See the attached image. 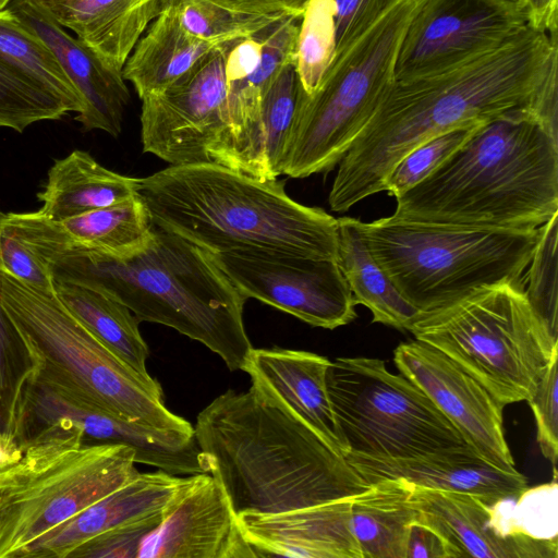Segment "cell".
<instances>
[{
    "label": "cell",
    "instance_id": "19",
    "mask_svg": "<svg viewBox=\"0 0 558 558\" xmlns=\"http://www.w3.org/2000/svg\"><path fill=\"white\" fill-rule=\"evenodd\" d=\"M1 223L38 257L68 251L129 255L146 245L154 227L138 195L62 220L39 210L4 213Z\"/></svg>",
    "mask_w": 558,
    "mask_h": 558
},
{
    "label": "cell",
    "instance_id": "15",
    "mask_svg": "<svg viewBox=\"0 0 558 558\" xmlns=\"http://www.w3.org/2000/svg\"><path fill=\"white\" fill-rule=\"evenodd\" d=\"M210 255L246 300L256 299L326 329L356 317L355 300L336 259L266 251Z\"/></svg>",
    "mask_w": 558,
    "mask_h": 558
},
{
    "label": "cell",
    "instance_id": "40",
    "mask_svg": "<svg viewBox=\"0 0 558 558\" xmlns=\"http://www.w3.org/2000/svg\"><path fill=\"white\" fill-rule=\"evenodd\" d=\"M1 219L0 269L32 288L54 291V281L47 265L5 228Z\"/></svg>",
    "mask_w": 558,
    "mask_h": 558
},
{
    "label": "cell",
    "instance_id": "27",
    "mask_svg": "<svg viewBox=\"0 0 558 558\" xmlns=\"http://www.w3.org/2000/svg\"><path fill=\"white\" fill-rule=\"evenodd\" d=\"M217 45L187 33L174 13L163 9L138 39L122 76L143 100L165 90Z\"/></svg>",
    "mask_w": 558,
    "mask_h": 558
},
{
    "label": "cell",
    "instance_id": "43",
    "mask_svg": "<svg viewBox=\"0 0 558 558\" xmlns=\"http://www.w3.org/2000/svg\"><path fill=\"white\" fill-rule=\"evenodd\" d=\"M225 9L256 15H303L312 0H209Z\"/></svg>",
    "mask_w": 558,
    "mask_h": 558
},
{
    "label": "cell",
    "instance_id": "37",
    "mask_svg": "<svg viewBox=\"0 0 558 558\" xmlns=\"http://www.w3.org/2000/svg\"><path fill=\"white\" fill-rule=\"evenodd\" d=\"M481 124L457 126L413 147L387 173L383 191L398 197L422 182L440 167Z\"/></svg>",
    "mask_w": 558,
    "mask_h": 558
},
{
    "label": "cell",
    "instance_id": "7",
    "mask_svg": "<svg viewBox=\"0 0 558 558\" xmlns=\"http://www.w3.org/2000/svg\"><path fill=\"white\" fill-rule=\"evenodd\" d=\"M360 229L375 260L418 313L482 286L523 279L538 236V228H469L393 216L360 220Z\"/></svg>",
    "mask_w": 558,
    "mask_h": 558
},
{
    "label": "cell",
    "instance_id": "24",
    "mask_svg": "<svg viewBox=\"0 0 558 558\" xmlns=\"http://www.w3.org/2000/svg\"><path fill=\"white\" fill-rule=\"evenodd\" d=\"M330 362L307 351L253 348L244 372L251 376L252 385L290 410L341 453L326 384Z\"/></svg>",
    "mask_w": 558,
    "mask_h": 558
},
{
    "label": "cell",
    "instance_id": "39",
    "mask_svg": "<svg viewBox=\"0 0 558 558\" xmlns=\"http://www.w3.org/2000/svg\"><path fill=\"white\" fill-rule=\"evenodd\" d=\"M558 356L554 357L542 376L534 393L526 400L537 427V442L543 456L554 466L558 458Z\"/></svg>",
    "mask_w": 558,
    "mask_h": 558
},
{
    "label": "cell",
    "instance_id": "25",
    "mask_svg": "<svg viewBox=\"0 0 558 558\" xmlns=\"http://www.w3.org/2000/svg\"><path fill=\"white\" fill-rule=\"evenodd\" d=\"M51 17L121 71L138 39L159 15L161 0H40Z\"/></svg>",
    "mask_w": 558,
    "mask_h": 558
},
{
    "label": "cell",
    "instance_id": "3",
    "mask_svg": "<svg viewBox=\"0 0 558 558\" xmlns=\"http://www.w3.org/2000/svg\"><path fill=\"white\" fill-rule=\"evenodd\" d=\"M396 199L392 216L404 220L537 229L558 214V132L532 107L506 111Z\"/></svg>",
    "mask_w": 558,
    "mask_h": 558
},
{
    "label": "cell",
    "instance_id": "12",
    "mask_svg": "<svg viewBox=\"0 0 558 558\" xmlns=\"http://www.w3.org/2000/svg\"><path fill=\"white\" fill-rule=\"evenodd\" d=\"M220 483L192 474L160 511L83 543L68 558H251Z\"/></svg>",
    "mask_w": 558,
    "mask_h": 558
},
{
    "label": "cell",
    "instance_id": "22",
    "mask_svg": "<svg viewBox=\"0 0 558 558\" xmlns=\"http://www.w3.org/2000/svg\"><path fill=\"white\" fill-rule=\"evenodd\" d=\"M351 499L236 517L255 558H362L351 530Z\"/></svg>",
    "mask_w": 558,
    "mask_h": 558
},
{
    "label": "cell",
    "instance_id": "2",
    "mask_svg": "<svg viewBox=\"0 0 558 558\" xmlns=\"http://www.w3.org/2000/svg\"><path fill=\"white\" fill-rule=\"evenodd\" d=\"M194 435L236 515L352 498L369 487L338 450L254 385L214 399Z\"/></svg>",
    "mask_w": 558,
    "mask_h": 558
},
{
    "label": "cell",
    "instance_id": "6",
    "mask_svg": "<svg viewBox=\"0 0 558 558\" xmlns=\"http://www.w3.org/2000/svg\"><path fill=\"white\" fill-rule=\"evenodd\" d=\"M0 303L37 356L35 377L121 420L194 433L190 422L166 408L160 384L142 377L116 356L54 291L32 288L0 269Z\"/></svg>",
    "mask_w": 558,
    "mask_h": 558
},
{
    "label": "cell",
    "instance_id": "5",
    "mask_svg": "<svg viewBox=\"0 0 558 558\" xmlns=\"http://www.w3.org/2000/svg\"><path fill=\"white\" fill-rule=\"evenodd\" d=\"M151 223L215 254L266 251L338 259L337 218L292 199L278 179L218 163L169 166L140 179Z\"/></svg>",
    "mask_w": 558,
    "mask_h": 558
},
{
    "label": "cell",
    "instance_id": "35",
    "mask_svg": "<svg viewBox=\"0 0 558 558\" xmlns=\"http://www.w3.org/2000/svg\"><path fill=\"white\" fill-rule=\"evenodd\" d=\"M191 35L214 44L245 37L286 14L256 15L225 9L209 0H161Z\"/></svg>",
    "mask_w": 558,
    "mask_h": 558
},
{
    "label": "cell",
    "instance_id": "36",
    "mask_svg": "<svg viewBox=\"0 0 558 558\" xmlns=\"http://www.w3.org/2000/svg\"><path fill=\"white\" fill-rule=\"evenodd\" d=\"M558 214L538 228V236L523 275L530 306L553 340L558 341L557 316Z\"/></svg>",
    "mask_w": 558,
    "mask_h": 558
},
{
    "label": "cell",
    "instance_id": "41",
    "mask_svg": "<svg viewBox=\"0 0 558 558\" xmlns=\"http://www.w3.org/2000/svg\"><path fill=\"white\" fill-rule=\"evenodd\" d=\"M389 0H332L335 52L357 38L378 17Z\"/></svg>",
    "mask_w": 558,
    "mask_h": 558
},
{
    "label": "cell",
    "instance_id": "8",
    "mask_svg": "<svg viewBox=\"0 0 558 558\" xmlns=\"http://www.w3.org/2000/svg\"><path fill=\"white\" fill-rule=\"evenodd\" d=\"M410 331L478 380L504 407L535 391L558 341L533 313L523 279L482 286L418 315Z\"/></svg>",
    "mask_w": 558,
    "mask_h": 558
},
{
    "label": "cell",
    "instance_id": "38",
    "mask_svg": "<svg viewBox=\"0 0 558 558\" xmlns=\"http://www.w3.org/2000/svg\"><path fill=\"white\" fill-rule=\"evenodd\" d=\"M335 54L332 0H312L304 12L298 45V72L307 95L314 93Z\"/></svg>",
    "mask_w": 558,
    "mask_h": 558
},
{
    "label": "cell",
    "instance_id": "1",
    "mask_svg": "<svg viewBox=\"0 0 558 558\" xmlns=\"http://www.w3.org/2000/svg\"><path fill=\"white\" fill-rule=\"evenodd\" d=\"M557 64V34L527 26L499 48L461 65L393 80L338 163L328 197L331 210L344 213L383 192L390 169L432 136L522 107L534 108L542 119V98Z\"/></svg>",
    "mask_w": 558,
    "mask_h": 558
},
{
    "label": "cell",
    "instance_id": "32",
    "mask_svg": "<svg viewBox=\"0 0 558 558\" xmlns=\"http://www.w3.org/2000/svg\"><path fill=\"white\" fill-rule=\"evenodd\" d=\"M3 215L0 210V219ZM38 365L36 354L0 303V430L16 435L22 399Z\"/></svg>",
    "mask_w": 558,
    "mask_h": 558
},
{
    "label": "cell",
    "instance_id": "33",
    "mask_svg": "<svg viewBox=\"0 0 558 558\" xmlns=\"http://www.w3.org/2000/svg\"><path fill=\"white\" fill-rule=\"evenodd\" d=\"M303 89L293 60L283 66L264 97L259 128L266 179L281 175L286 142Z\"/></svg>",
    "mask_w": 558,
    "mask_h": 558
},
{
    "label": "cell",
    "instance_id": "20",
    "mask_svg": "<svg viewBox=\"0 0 558 558\" xmlns=\"http://www.w3.org/2000/svg\"><path fill=\"white\" fill-rule=\"evenodd\" d=\"M48 46L82 99L75 120L84 131L100 130L117 137L122 130L130 92L122 72L69 35L40 0H12L7 7Z\"/></svg>",
    "mask_w": 558,
    "mask_h": 558
},
{
    "label": "cell",
    "instance_id": "9",
    "mask_svg": "<svg viewBox=\"0 0 558 558\" xmlns=\"http://www.w3.org/2000/svg\"><path fill=\"white\" fill-rule=\"evenodd\" d=\"M421 2L389 0L368 28L335 52L314 93L303 89L281 174L303 179L340 162L393 82L402 36Z\"/></svg>",
    "mask_w": 558,
    "mask_h": 558
},
{
    "label": "cell",
    "instance_id": "45",
    "mask_svg": "<svg viewBox=\"0 0 558 558\" xmlns=\"http://www.w3.org/2000/svg\"><path fill=\"white\" fill-rule=\"evenodd\" d=\"M23 451L24 448L15 436L0 430V472L17 462Z\"/></svg>",
    "mask_w": 558,
    "mask_h": 558
},
{
    "label": "cell",
    "instance_id": "18",
    "mask_svg": "<svg viewBox=\"0 0 558 558\" xmlns=\"http://www.w3.org/2000/svg\"><path fill=\"white\" fill-rule=\"evenodd\" d=\"M501 501V500H500ZM415 518L433 526L457 558H557V537L535 536L518 521H505L497 505L469 494L413 486Z\"/></svg>",
    "mask_w": 558,
    "mask_h": 558
},
{
    "label": "cell",
    "instance_id": "4",
    "mask_svg": "<svg viewBox=\"0 0 558 558\" xmlns=\"http://www.w3.org/2000/svg\"><path fill=\"white\" fill-rule=\"evenodd\" d=\"M38 258L53 281L101 291L140 323L170 327L219 355L230 371H244L253 349L243 323L246 299L210 253L186 239L154 226L146 245L129 255L68 251Z\"/></svg>",
    "mask_w": 558,
    "mask_h": 558
},
{
    "label": "cell",
    "instance_id": "11",
    "mask_svg": "<svg viewBox=\"0 0 558 558\" xmlns=\"http://www.w3.org/2000/svg\"><path fill=\"white\" fill-rule=\"evenodd\" d=\"M343 457L398 459L468 445L434 402L376 357H338L326 375Z\"/></svg>",
    "mask_w": 558,
    "mask_h": 558
},
{
    "label": "cell",
    "instance_id": "42",
    "mask_svg": "<svg viewBox=\"0 0 558 558\" xmlns=\"http://www.w3.org/2000/svg\"><path fill=\"white\" fill-rule=\"evenodd\" d=\"M405 558H457V556L433 526L415 518L409 526Z\"/></svg>",
    "mask_w": 558,
    "mask_h": 558
},
{
    "label": "cell",
    "instance_id": "31",
    "mask_svg": "<svg viewBox=\"0 0 558 558\" xmlns=\"http://www.w3.org/2000/svg\"><path fill=\"white\" fill-rule=\"evenodd\" d=\"M0 58L61 99L82 110V99L43 39L8 8L0 10Z\"/></svg>",
    "mask_w": 558,
    "mask_h": 558
},
{
    "label": "cell",
    "instance_id": "30",
    "mask_svg": "<svg viewBox=\"0 0 558 558\" xmlns=\"http://www.w3.org/2000/svg\"><path fill=\"white\" fill-rule=\"evenodd\" d=\"M54 292L66 310L116 356L145 378L149 349L138 319L122 303L96 289L54 281Z\"/></svg>",
    "mask_w": 558,
    "mask_h": 558
},
{
    "label": "cell",
    "instance_id": "34",
    "mask_svg": "<svg viewBox=\"0 0 558 558\" xmlns=\"http://www.w3.org/2000/svg\"><path fill=\"white\" fill-rule=\"evenodd\" d=\"M70 112L61 99L0 58V128L22 133L36 122Z\"/></svg>",
    "mask_w": 558,
    "mask_h": 558
},
{
    "label": "cell",
    "instance_id": "26",
    "mask_svg": "<svg viewBox=\"0 0 558 558\" xmlns=\"http://www.w3.org/2000/svg\"><path fill=\"white\" fill-rule=\"evenodd\" d=\"M138 184L140 179L109 170L89 153L75 149L50 167L44 190L37 194L39 211L62 220L136 196Z\"/></svg>",
    "mask_w": 558,
    "mask_h": 558
},
{
    "label": "cell",
    "instance_id": "29",
    "mask_svg": "<svg viewBox=\"0 0 558 558\" xmlns=\"http://www.w3.org/2000/svg\"><path fill=\"white\" fill-rule=\"evenodd\" d=\"M338 264L356 304L366 306L374 323L408 330L418 311L397 290L373 257L360 229V220L337 218Z\"/></svg>",
    "mask_w": 558,
    "mask_h": 558
},
{
    "label": "cell",
    "instance_id": "28",
    "mask_svg": "<svg viewBox=\"0 0 558 558\" xmlns=\"http://www.w3.org/2000/svg\"><path fill=\"white\" fill-rule=\"evenodd\" d=\"M413 485L385 478L351 499V530L362 558H405L409 526L415 519L410 502Z\"/></svg>",
    "mask_w": 558,
    "mask_h": 558
},
{
    "label": "cell",
    "instance_id": "16",
    "mask_svg": "<svg viewBox=\"0 0 558 558\" xmlns=\"http://www.w3.org/2000/svg\"><path fill=\"white\" fill-rule=\"evenodd\" d=\"M303 15H282L252 35L226 41L229 130L219 165L267 180L262 104L283 66L296 60Z\"/></svg>",
    "mask_w": 558,
    "mask_h": 558
},
{
    "label": "cell",
    "instance_id": "13",
    "mask_svg": "<svg viewBox=\"0 0 558 558\" xmlns=\"http://www.w3.org/2000/svg\"><path fill=\"white\" fill-rule=\"evenodd\" d=\"M226 41L165 90L142 100L143 150L170 166L218 163L229 122Z\"/></svg>",
    "mask_w": 558,
    "mask_h": 558
},
{
    "label": "cell",
    "instance_id": "17",
    "mask_svg": "<svg viewBox=\"0 0 558 558\" xmlns=\"http://www.w3.org/2000/svg\"><path fill=\"white\" fill-rule=\"evenodd\" d=\"M400 374L415 384L483 458L504 470L514 469L506 441L501 405L473 376L446 354L418 340L393 351Z\"/></svg>",
    "mask_w": 558,
    "mask_h": 558
},
{
    "label": "cell",
    "instance_id": "23",
    "mask_svg": "<svg viewBox=\"0 0 558 558\" xmlns=\"http://www.w3.org/2000/svg\"><path fill=\"white\" fill-rule=\"evenodd\" d=\"M183 478L161 470L138 473L43 535L23 551L21 558H68L88 539L162 510Z\"/></svg>",
    "mask_w": 558,
    "mask_h": 558
},
{
    "label": "cell",
    "instance_id": "14",
    "mask_svg": "<svg viewBox=\"0 0 558 558\" xmlns=\"http://www.w3.org/2000/svg\"><path fill=\"white\" fill-rule=\"evenodd\" d=\"M527 26L517 0H422L402 36L395 80L461 65L499 48Z\"/></svg>",
    "mask_w": 558,
    "mask_h": 558
},
{
    "label": "cell",
    "instance_id": "44",
    "mask_svg": "<svg viewBox=\"0 0 558 558\" xmlns=\"http://www.w3.org/2000/svg\"><path fill=\"white\" fill-rule=\"evenodd\" d=\"M524 10L527 24L535 31L558 33V0H517Z\"/></svg>",
    "mask_w": 558,
    "mask_h": 558
},
{
    "label": "cell",
    "instance_id": "21",
    "mask_svg": "<svg viewBox=\"0 0 558 558\" xmlns=\"http://www.w3.org/2000/svg\"><path fill=\"white\" fill-rule=\"evenodd\" d=\"M344 458L368 485L402 478L415 487L469 494L488 505L519 498L527 488L515 469L498 468L469 445L409 458Z\"/></svg>",
    "mask_w": 558,
    "mask_h": 558
},
{
    "label": "cell",
    "instance_id": "10",
    "mask_svg": "<svg viewBox=\"0 0 558 558\" xmlns=\"http://www.w3.org/2000/svg\"><path fill=\"white\" fill-rule=\"evenodd\" d=\"M23 448L22 458L0 472V558H21L43 535L140 473L134 450L122 444L65 435Z\"/></svg>",
    "mask_w": 558,
    "mask_h": 558
}]
</instances>
